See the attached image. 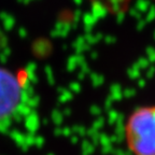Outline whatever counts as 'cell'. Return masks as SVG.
<instances>
[{
	"instance_id": "6da1fadb",
	"label": "cell",
	"mask_w": 155,
	"mask_h": 155,
	"mask_svg": "<svg viewBox=\"0 0 155 155\" xmlns=\"http://www.w3.org/2000/svg\"><path fill=\"white\" fill-rule=\"evenodd\" d=\"M125 140L134 155H155V106L131 112L125 124Z\"/></svg>"
},
{
	"instance_id": "7a4b0ae2",
	"label": "cell",
	"mask_w": 155,
	"mask_h": 155,
	"mask_svg": "<svg viewBox=\"0 0 155 155\" xmlns=\"http://www.w3.org/2000/svg\"><path fill=\"white\" fill-rule=\"evenodd\" d=\"M21 99V87L16 78L0 69V120L11 114Z\"/></svg>"
}]
</instances>
